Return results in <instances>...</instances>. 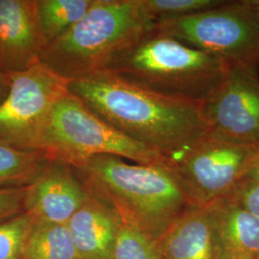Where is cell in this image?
Segmentation results:
<instances>
[{"label":"cell","mask_w":259,"mask_h":259,"mask_svg":"<svg viewBox=\"0 0 259 259\" xmlns=\"http://www.w3.org/2000/svg\"><path fill=\"white\" fill-rule=\"evenodd\" d=\"M26 187L0 188V222L24 212Z\"/></svg>","instance_id":"obj_21"},{"label":"cell","mask_w":259,"mask_h":259,"mask_svg":"<svg viewBox=\"0 0 259 259\" xmlns=\"http://www.w3.org/2000/svg\"><path fill=\"white\" fill-rule=\"evenodd\" d=\"M242 259H253V258H242Z\"/></svg>","instance_id":"obj_27"},{"label":"cell","mask_w":259,"mask_h":259,"mask_svg":"<svg viewBox=\"0 0 259 259\" xmlns=\"http://www.w3.org/2000/svg\"><path fill=\"white\" fill-rule=\"evenodd\" d=\"M69 82L42 63L11 75V87L0 105V140L19 149L39 150L50 112L69 93Z\"/></svg>","instance_id":"obj_7"},{"label":"cell","mask_w":259,"mask_h":259,"mask_svg":"<svg viewBox=\"0 0 259 259\" xmlns=\"http://www.w3.org/2000/svg\"><path fill=\"white\" fill-rule=\"evenodd\" d=\"M51 159L44 151L17 148L0 140V188L31 185Z\"/></svg>","instance_id":"obj_16"},{"label":"cell","mask_w":259,"mask_h":259,"mask_svg":"<svg viewBox=\"0 0 259 259\" xmlns=\"http://www.w3.org/2000/svg\"><path fill=\"white\" fill-rule=\"evenodd\" d=\"M162 259H211L210 231L206 207L184 213L159 241Z\"/></svg>","instance_id":"obj_14"},{"label":"cell","mask_w":259,"mask_h":259,"mask_svg":"<svg viewBox=\"0 0 259 259\" xmlns=\"http://www.w3.org/2000/svg\"><path fill=\"white\" fill-rule=\"evenodd\" d=\"M11 87V75L0 73V105L8 95Z\"/></svg>","instance_id":"obj_24"},{"label":"cell","mask_w":259,"mask_h":259,"mask_svg":"<svg viewBox=\"0 0 259 259\" xmlns=\"http://www.w3.org/2000/svg\"><path fill=\"white\" fill-rule=\"evenodd\" d=\"M110 259H162L160 244L145 232L120 220Z\"/></svg>","instance_id":"obj_18"},{"label":"cell","mask_w":259,"mask_h":259,"mask_svg":"<svg viewBox=\"0 0 259 259\" xmlns=\"http://www.w3.org/2000/svg\"><path fill=\"white\" fill-rule=\"evenodd\" d=\"M158 33L216 57L259 70V23L247 0L156 23Z\"/></svg>","instance_id":"obj_6"},{"label":"cell","mask_w":259,"mask_h":259,"mask_svg":"<svg viewBox=\"0 0 259 259\" xmlns=\"http://www.w3.org/2000/svg\"><path fill=\"white\" fill-rule=\"evenodd\" d=\"M211 259L255 258L259 253V219L232 196L206 204Z\"/></svg>","instance_id":"obj_12"},{"label":"cell","mask_w":259,"mask_h":259,"mask_svg":"<svg viewBox=\"0 0 259 259\" xmlns=\"http://www.w3.org/2000/svg\"><path fill=\"white\" fill-rule=\"evenodd\" d=\"M89 197L73 167L52 158L26 186L24 212L45 222L67 224Z\"/></svg>","instance_id":"obj_11"},{"label":"cell","mask_w":259,"mask_h":259,"mask_svg":"<svg viewBox=\"0 0 259 259\" xmlns=\"http://www.w3.org/2000/svg\"><path fill=\"white\" fill-rule=\"evenodd\" d=\"M71 166L89 195L109 206L122 222L157 241L195 206L180 185L173 165H140L100 155Z\"/></svg>","instance_id":"obj_2"},{"label":"cell","mask_w":259,"mask_h":259,"mask_svg":"<svg viewBox=\"0 0 259 259\" xmlns=\"http://www.w3.org/2000/svg\"><path fill=\"white\" fill-rule=\"evenodd\" d=\"M69 92L130 139L176 161L205 136L202 103L170 97L104 71Z\"/></svg>","instance_id":"obj_1"},{"label":"cell","mask_w":259,"mask_h":259,"mask_svg":"<svg viewBox=\"0 0 259 259\" xmlns=\"http://www.w3.org/2000/svg\"><path fill=\"white\" fill-rule=\"evenodd\" d=\"M39 150L70 165L100 155L121 157L140 165L173 164V160L113 128L70 92L50 112Z\"/></svg>","instance_id":"obj_5"},{"label":"cell","mask_w":259,"mask_h":259,"mask_svg":"<svg viewBox=\"0 0 259 259\" xmlns=\"http://www.w3.org/2000/svg\"><path fill=\"white\" fill-rule=\"evenodd\" d=\"M94 0H37L40 26L47 45L64 36L83 19Z\"/></svg>","instance_id":"obj_17"},{"label":"cell","mask_w":259,"mask_h":259,"mask_svg":"<svg viewBox=\"0 0 259 259\" xmlns=\"http://www.w3.org/2000/svg\"><path fill=\"white\" fill-rule=\"evenodd\" d=\"M24 259H81L66 224L34 219L24 244Z\"/></svg>","instance_id":"obj_15"},{"label":"cell","mask_w":259,"mask_h":259,"mask_svg":"<svg viewBox=\"0 0 259 259\" xmlns=\"http://www.w3.org/2000/svg\"><path fill=\"white\" fill-rule=\"evenodd\" d=\"M156 27L139 0H94L83 19L48 44L40 63L68 82L108 69L123 50Z\"/></svg>","instance_id":"obj_3"},{"label":"cell","mask_w":259,"mask_h":259,"mask_svg":"<svg viewBox=\"0 0 259 259\" xmlns=\"http://www.w3.org/2000/svg\"><path fill=\"white\" fill-rule=\"evenodd\" d=\"M229 195L259 219V183L241 180Z\"/></svg>","instance_id":"obj_22"},{"label":"cell","mask_w":259,"mask_h":259,"mask_svg":"<svg viewBox=\"0 0 259 259\" xmlns=\"http://www.w3.org/2000/svg\"><path fill=\"white\" fill-rule=\"evenodd\" d=\"M119 224L109 206L89 195L66 225L81 259H110Z\"/></svg>","instance_id":"obj_13"},{"label":"cell","mask_w":259,"mask_h":259,"mask_svg":"<svg viewBox=\"0 0 259 259\" xmlns=\"http://www.w3.org/2000/svg\"><path fill=\"white\" fill-rule=\"evenodd\" d=\"M227 67L216 57L155 27L116 56L106 71L155 93L203 102L222 81Z\"/></svg>","instance_id":"obj_4"},{"label":"cell","mask_w":259,"mask_h":259,"mask_svg":"<svg viewBox=\"0 0 259 259\" xmlns=\"http://www.w3.org/2000/svg\"><path fill=\"white\" fill-rule=\"evenodd\" d=\"M202 110L208 135L236 144L259 145L258 69L228 65Z\"/></svg>","instance_id":"obj_9"},{"label":"cell","mask_w":259,"mask_h":259,"mask_svg":"<svg viewBox=\"0 0 259 259\" xmlns=\"http://www.w3.org/2000/svg\"><path fill=\"white\" fill-rule=\"evenodd\" d=\"M247 2L259 23V0H247Z\"/></svg>","instance_id":"obj_25"},{"label":"cell","mask_w":259,"mask_h":259,"mask_svg":"<svg viewBox=\"0 0 259 259\" xmlns=\"http://www.w3.org/2000/svg\"><path fill=\"white\" fill-rule=\"evenodd\" d=\"M47 46L37 0H0L1 74H16L37 65Z\"/></svg>","instance_id":"obj_10"},{"label":"cell","mask_w":259,"mask_h":259,"mask_svg":"<svg viewBox=\"0 0 259 259\" xmlns=\"http://www.w3.org/2000/svg\"><path fill=\"white\" fill-rule=\"evenodd\" d=\"M259 145L236 144L205 136L173 162V172L195 206H204L232 193Z\"/></svg>","instance_id":"obj_8"},{"label":"cell","mask_w":259,"mask_h":259,"mask_svg":"<svg viewBox=\"0 0 259 259\" xmlns=\"http://www.w3.org/2000/svg\"><path fill=\"white\" fill-rule=\"evenodd\" d=\"M254 259H259V253L257 254V255H256V257H255Z\"/></svg>","instance_id":"obj_26"},{"label":"cell","mask_w":259,"mask_h":259,"mask_svg":"<svg viewBox=\"0 0 259 259\" xmlns=\"http://www.w3.org/2000/svg\"><path fill=\"white\" fill-rule=\"evenodd\" d=\"M145 13L155 23L178 19L211 9L223 4L224 0H139Z\"/></svg>","instance_id":"obj_19"},{"label":"cell","mask_w":259,"mask_h":259,"mask_svg":"<svg viewBox=\"0 0 259 259\" xmlns=\"http://www.w3.org/2000/svg\"><path fill=\"white\" fill-rule=\"evenodd\" d=\"M33 221L23 212L0 222V259H24V244Z\"/></svg>","instance_id":"obj_20"},{"label":"cell","mask_w":259,"mask_h":259,"mask_svg":"<svg viewBox=\"0 0 259 259\" xmlns=\"http://www.w3.org/2000/svg\"><path fill=\"white\" fill-rule=\"evenodd\" d=\"M242 180H249L259 183V150L251 159L250 165L247 168Z\"/></svg>","instance_id":"obj_23"}]
</instances>
